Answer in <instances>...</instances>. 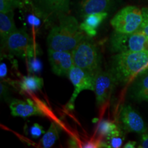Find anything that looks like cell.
<instances>
[{"instance_id": "6da1fadb", "label": "cell", "mask_w": 148, "mask_h": 148, "mask_svg": "<svg viewBox=\"0 0 148 148\" xmlns=\"http://www.w3.org/2000/svg\"><path fill=\"white\" fill-rule=\"evenodd\" d=\"M58 25L53 26L47 36L48 49L72 51L84 38L80 24L73 16H58Z\"/></svg>"}, {"instance_id": "7a4b0ae2", "label": "cell", "mask_w": 148, "mask_h": 148, "mask_svg": "<svg viewBox=\"0 0 148 148\" xmlns=\"http://www.w3.org/2000/svg\"><path fill=\"white\" fill-rule=\"evenodd\" d=\"M147 67L148 50H144L116 53L112 57L110 71L117 83L127 84Z\"/></svg>"}, {"instance_id": "3957f363", "label": "cell", "mask_w": 148, "mask_h": 148, "mask_svg": "<svg viewBox=\"0 0 148 148\" xmlns=\"http://www.w3.org/2000/svg\"><path fill=\"white\" fill-rule=\"evenodd\" d=\"M74 65L90 75H95L101 69V56L97 47L86 37H84L72 51Z\"/></svg>"}, {"instance_id": "277c9868", "label": "cell", "mask_w": 148, "mask_h": 148, "mask_svg": "<svg viewBox=\"0 0 148 148\" xmlns=\"http://www.w3.org/2000/svg\"><path fill=\"white\" fill-rule=\"evenodd\" d=\"M110 46L112 51L117 53L148 50V38L140 31L131 34L114 31L110 37Z\"/></svg>"}, {"instance_id": "5b68a950", "label": "cell", "mask_w": 148, "mask_h": 148, "mask_svg": "<svg viewBox=\"0 0 148 148\" xmlns=\"http://www.w3.org/2000/svg\"><path fill=\"white\" fill-rule=\"evenodd\" d=\"M143 21V11L134 5H127L121 9L111 19L114 31L131 34L139 30Z\"/></svg>"}, {"instance_id": "8992f818", "label": "cell", "mask_w": 148, "mask_h": 148, "mask_svg": "<svg viewBox=\"0 0 148 148\" xmlns=\"http://www.w3.org/2000/svg\"><path fill=\"white\" fill-rule=\"evenodd\" d=\"M3 49L10 54L31 58L36 53V49L32 38L25 29H17L12 33L2 43Z\"/></svg>"}, {"instance_id": "52a82bcc", "label": "cell", "mask_w": 148, "mask_h": 148, "mask_svg": "<svg viewBox=\"0 0 148 148\" xmlns=\"http://www.w3.org/2000/svg\"><path fill=\"white\" fill-rule=\"evenodd\" d=\"M67 75L73 85L74 90L66 105V108L69 110H73L75 106V99L81 92L85 90L93 91L94 76L75 65L72 66Z\"/></svg>"}, {"instance_id": "ba28073f", "label": "cell", "mask_w": 148, "mask_h": 148, "mask_svg": "<svg viewBox=\"0 0 148 148\" xmlns=\"http://www.w3.org/2000/svg\"><path fill=\"white\" fill-rule=\"evenodd\" d=\"M117 83L110 71L100 69L94 75V90L97 106H103L108 101Z\"/></svg>"}, {"instance_id": "9c48e42d", "label": "cell", "mask_w": 148, "mask_h": 148, "mask_svg": "<svg viewBox=\"0 0 148 148\" xmlns=\"http://www.w3.org/2000/svg\"><path fill=\"white\" fill-rule=\"evenodd\" d=\"M18 9L24 23L34 32L47 23L49 17L38 8L32 0H21Z\"/></svg>"}, {"instance_id": "30bf717a", "label": "cell", "mask_w": 148, "mask_h": 148, "mask_svg": "<svg viewBox=\"0 0 148 148\" xmlns=\"http://www.w3.org/2000/svg\"><path fill=\"white\" fill-rule=\"evenodd\" d=\"M48 59L53 73L59 76L68 75L74 65L72 51L48 49Z\"/></svg>"}, {"instance_id": "8fae6325", "label": "cell", "mask_w": 148, "mask_h": 148, "mask_svg": "<svg viewBox=\"0 0 148 148\" xmlns=\"http://www.w3.org/2000/svg\"><path fill=\"white\" fill-rule=\"evenodd\" d=\"M119 119L123 129L127 132L142 134L147 130V127L143 118L130 105H125L122 107L120 111Z\"/></svg>"}, {"instance_id": "7c38bea8", "label": "cell", "mask_w": 148, "mask_h": 148, "mask_svg": "<svg viewBox=\"0 0 148 148\" xmlns=\"http://www.w3.org/2000/svg\"><path fill=\"white\" fill-rule=\"evenodd\" d=\"M10 109L12 116L27 118L32 116H47V111L44 107L31 100L13 99L10 103Z\"/></svg>"}, {"instance_id": "4fadbf2b", "label": "cell", "mask_w": 148, "mask_h": 148, "mask_svg": "<svg viewBox=\"0 0 148 148\" xmlns=\"http://www.w3.org/2000/svg\"><path fill=\"white\" fill-rule=\"evenodd\" d=\"M128 96L138 102L148 101V67L133 79L128 88Z\"/></svg>"}, {"instance_id": "5bb4252c", "label": "cell", "mask_w": 148, "mask_h": 148, "mask_svg": "<svg viewBox=\"0 0 148 148\" xmlns=\"http://www.w3.org/2000/svg\"><path fill=\"white\" fill-rule=\"evenodd\" d=\"M33 2L49 18L67 14L70 0H32Z\"/></svg>"}, {"instance_id": "9a60e30c", "label": "cell", "mask_w": 148, "mask_h": 148, "mask_svg": "<svg viewBox=\"0 0 148 148\" xmlns=\"http://www.w3.org/2000/svg\"><path fill=\"white\" fill-rule=\"evenodd\" d=\"M112 0H82L79 12L83 16L99 12H108L110 10Z\"/></svg>"}, {"instance_id": "2e32d148", "label": "cell", "mask_w": 148, "mask_h": 148, "mask_svg": "<svg viewBox=\"0 0 148 148\" xmlns=\"http://www.w3.org/2000/svg\"><path fill=\"white\" fill-rule=\"evenodd\" d=\"M108 16V12H99L87 14L80 23V28L88 37H94L97 34V28Z\"/></svg>"}, {"instance_id": "e0dca14e", "label": "cell", "mask_w": 148, "mask_h": 148, "mask_svg": "<svg viewBox=\"0 0 148 148\" xmlns=\"http://www.w3.org/2000/svg\"><path fill=\"white\" fill-rule=\"evenodd\" d=\"M14 20V10L0 12V36L1 43L8 36L17 30Z\"/></svg>"}, {"instance_id": "ac0fdd59", "label": "cell", "mask_w": 148, "mask_h": 148, "mask_svg": "<svg viewBox=\"0 0 148 148\" xmlns=\"http://www.w3.org/2000/svg\"><path fill=\"white\" fill-rule=\"evenodd\" d=\"M43 79L35 75H29L23 77L20 82V89L25 92H34L41 89L43 86Z\"/></svg>"}, {"instance_id": "d6986e66", "label": "cell", "mask_w": 148, "mask_h": 148, "mask_svg": "<svg viewBox=\"0 0 148 148\" xmlns=\"http://www.w3.org/2000/svg\"><path fill=\"white\" fill-rule=\"evenodd\" d=\"M58 139V129L54 122L51 123L49 129L43 134L40 141V145L43 148L51 147Z\"/></svg>"}, {"instance_id": "ffe728a7", "label": "cell", "mask_w": 148, "mask_h": 148, "mask_svg": "<svg viewBox=\"0 0 148 148\" xmlns=\"http://www.w3.org/2000/svg\"><path fill=\"white\" fill-rule=\"evenodd\" d=\"M106 144L108 147L118 148L121 147L124 140V136L121 130L118 127L110 135L106 137Z\"/></svg>"}, {"instance_id": "44dd1931", "label": "cell", "mask_w": 148, "mask_h": 148, "mask_svg": "<svg viewBox=\"0 0 148 148\" xmlns=\"http://www.w3.org/2000/svg\"><path fill=\"white\" fill-rule=\"evenodd\" d=\"M118 127H119L118 125H116L114 122L109 121V120L103 119L99 122L98 125L97 130V134L100 136L106 137Z\"/></svg>"}, {"instance_id": "7402d4cb", "label": "cell", "mask_w": 148, "mask_h": 148, "mask_svg": "<svg viewBox=\"0 0 148 148\" xmlns=\"http://www.w3.org/2000/svg\"><path fill=\"white\" fill-rule=\"evenodd\" d=\"M21 0H0V12H8L18 8Z\"/></svg>"}, {"instance_id": "603a6c76", "label": "cell", "mask_w": 148, "mask_h": 148, "mask_svg": "<svg viewBox=\"0 0 148 148\" xmlns=\"http://www.w3.org/2000/svg\"><path fill=\"white\" fill-rule=\"evenodd\" d=\"M142 11H143V21L138 31L143 33L148 38V8H142Z\"/></svg>"}, {"instance_id": "cb8c5ba5", "label": "cell", "mask_w": 148, "mask_h": 148, "mask_svg": "<svg viewBox=\"0 0 148 148\" xmlns=\"http://www.w3.org/2000/svg\"><path fill=\"white\" fill-rule=\"evenodd\" d=\"M28 67L29 71L33 73H38L42 69V64L37 58H30L28 61Z\"/></svg>"}, {"instance_id": "d4e9b609", "label": "cell", "mask_w": 148, "mask_h": 148, "mask_svg": "<svg viewBox=\"0 0 148 148\" xmlns=\"http://www.w3.org/2000/svg\"><path fill=\"white\" fill-rule=\"evenodd\" d=\"M44 132H44V130L42 128V127L36 123H35L29 128V134H30L31 136L34 138L40 137L42 134H45Z\"/></svg>"}, {"instance_id": "484cf974", "label": "cell", "mask_w": 148, "mask_h": 148, "mask_svg": "<svg viewBox=\"0 0 148 148\" xmlns=\"http://www.w3.org/2000/svg\"><path fill=\"white\" fill-rule=\"evenodd\" d=\"M138 148H148V131L142 134L140 139V143Z\"/></svg>"}, {"instance_id": "4316f807", "label": "cell", "mask_w": 148, "mask_h": 148, "mask_svg": "<svg viewBox=\"0 0 148 148\" xmlns=\"http://www.w3.org/2000/svg\"><path fill=\"white\" fill-rule=\"evenodd\" d=\"M7 71H8V69H7L6 64L4 62H1V65H0V77H1V79H2L7 75Z\"/></svg>"}, {"instance_id": "83f0119b", "label": "cell", "mask_w": 148, "mask_h": 148, "mask_svg": "<svg viewBox=\"0 0 148 148\" xmlns=\"http://www.w3.org/2000/svg\"><path fill=\"white\" fill-rule=\"evenodd\" d=\"M136 143L135 141H132V140H130L123 145L124 148H134L136 147Z\"/></svg>"}]
</instances>
